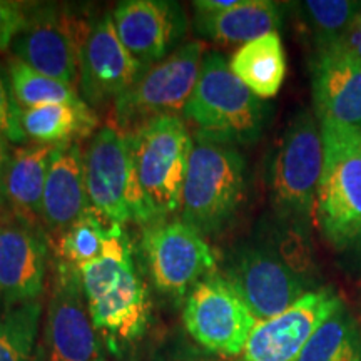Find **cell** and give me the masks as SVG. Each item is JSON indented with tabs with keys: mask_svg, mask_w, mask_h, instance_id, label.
Masks as SVG:
<instances>
[{
	"mask_svg": "<svg viewBox=\"0 0 361 361\" xmlns=\"http://www.w3.org/2000/svg\"><path fill=\"white\" fill-rule=\"evenodd\" d=\"M32 4L0 0V52L11 51L13 40L29 19Z\"/></svg>",
	"mask_w": 361,
	"mask_h": 361,
	"instance_id": "30",
	"label": "cell"
},
{
	"mask_svg": "<svg viewBox=\"0 0 361 361\" xmlns=\"http://www.w3.org/2000/svg\"><path fill=\"white\" fill-rule=\"evenodd\" d=\"M92 22L54 4H32L11 51L30 69L79 89L80 57Z\"/></svg>",
	"mask_w": 361,
	"mask_h": 361,
	"instance_id": "10",
	"label": "cell"
},
{
	"mask_svg": "<svg viewBox=\"0 0 361 361\" xmlns=\"http://www.w3.org/2000/svg\"><path fill=\"white\" fill-rule=\"evenodd\" d=\"M54 147L30 142L13 149L4 176L6 207L13 219L37 231H44L42 202Z\"/></svg>",
	"mask_w": 361,
	"mask_h": 361,
	"instance_id": "20",
	"label": "cell"
},
{
	"mask_svg": "<svg viewBox=\"0 0 361 361\" xmlns=\"http://www.w3.org/2000/svg\"><path fill=\"white\" fill-rule=\"evenodd\" d=\"M49 266V238L19 221L0 223V303L40 300Z\"/></svg>",
	"mask_w": 361,
	"mask_h": 361,
	"instance_id": "17",
	"label": "cell"
},
{
	"mask_svg": "<svg viewBox=\"0 0 361 361\" xmlns=\"http://www.w3.org/2000/svg\"><path fill=\"white\" fill-rule=\"evenodd\" d=\"M323 173L322 124L311 109L291 117L268 168L274 218L308 226L314 218Z\"/></svg>",
	"mask_w": 361,
	"mask_h": 361,
	"instance_id": "5",
	"label": "cell"
},
{
	"mask_svg": "<svg viewBox=\"0 0 361 361\" xmlns=\"http://www.w3.org/2000/svg\"><path fill=\"white\" fill-rule=\"evenodd\" d=\"M229 67L259 99L274 97L286 78V54L279 34L251 40L233 54Z\"/></svg>",
	"mask_w": 361,
	"mask_h": 361,
	"instance_id": "22",
	"label": "cell"
},
{
	"mask_svg": "<svg viewBox=\"0 0 361 361\" xmlns=\"http://www.w3.org/2000/svg\"><path fill=\"white\" fill-rule=\"evenodd\" d=\"M116 32L130 56L151 67L183 45L188 17L171 0H126L112 12Z\"/></svg>",
	"mask_w": 361,
	"mask_h": 361,
	"instance_id": "16",
	"label": "cell"
},
{
	"mask_svg": "<svg viewBox=\"0 0 361 361\" xmlns=\"http://www.w3.org/2000/svg\"><path fill=\"white\" fill-rule=\"evenodd\" d=\"M298 361H361V319L343 303L316 329Z\"/></svg>",
	"mask_w": 361,
	"mask_h": 361,
	"instance_id": "24",
	"label": "cell"
},
{
	"mask_svg": "<svg viewBox=\"0 0 361 361\" xmlns=\"http://www.w3.org/2000/svg\"><path fill=\"white\" fill-rule=\"evenodd\" d=\"M79 271L99 336L112 348L141 338L151 319V296L123 224H111L102 255Z\"/></svg>",
	"mask_w": 361,
	"mask_h": 361,
	"instance_id": "1",
	"label": "cell"
},
{
	"mask_svg": "<svg viewBox=\"0 0 361 361\" xmlns=\"http://www.w3.org/2000/svg\"><path fill=\"white\" fill-rule=\"evenodd\" d=\"M202 361H214V360H202Z\"/></svg>",
	"mask_w": 361,
	"mask_h": 361,
	"instance_id": "35",
	"label": "cell"
},
{
	"mask_svg": "<svg viewBox=\"0 0 361 361\" xmlns=\"http://www.w3.org/2000/svg\"><path fill=\"white\" fill-rule=\"evenodd\" d=\"M184 324L192 340L211 353L239 356L258 319L223 274L201 279L184 303Z\"/></svg>",
	"mask_w": 361,
	"mask_h": 361,
	"instance_id": "12",
	"label": "cell"
},
{
	"mask_svg": "<svg viewBox=\"0 0 361 361\" xmlns=\"http://www.w3.org/2000/svg\"><path fill=\"white\" fill-rule=\"evenodd\" d=\"M89 204L111 224H151V211L135 179L129 135L116 126L101 128L84 152Z\"/></svg>",
	"mask_w": 361,
	"mask_h": 361,
	"instance_id": "7",
	"label": "cell"
},
{
	"mask_svg": "<svg viewBox=\"0 0 361 361\" xmlns=\"http://www.w3.org/2000/svg\"><path fill=\"white\" fill-rule=\"evenodd\" d=\"M343 305L331 288L306 293L291 308L258 322L241 353V361H298L314 331Z\"/></svg>",
	"mask_w": 361,
	"mask_h": 361,
	"instance_id": "15",
	"label": "cell"
},
{
	"mask_svg": "<svg viewBox=\"0 0 361 361\" xmlns=\"http://www.w3.org/2000/svg\"><path fill=\"white\" fill-rule=\"evenodd\" d=\"M11 152L8 141L0 134V209L6 207V202H4V176H6L8 159H11Z\"/></svg>",
	"mask_w": 361,
	"mask_h": 361,
	"instance_id": "33",
	"label": "cell"
},
{
	"mask_svg": "<svg viewBox=\"0 0 361 361\" xmlns=\"http://www.w3.org/2000/svg\"><path fill=\"white\" fill-rule=\"evenodd\" d=\"M128 135L135 179L152 223L179 213L192 151V134L183 117H157Z\"/></svg>",
	"mask_w": 361,
	"mask_h": 361,
	"instance_id": "6",
	"label": "cell"
},
{
	"mask_svg": "<svg viewBox=\"0 0 361 361\" xmlns=\"http://www.w3.org/2000/svg\"><path fill=\"white\" fill-rule=\"evenodd\" d=\"M204 54V44L192 40L147 67L137 82L116 101V128L129 134L157 117L183 112L200 79Z\"/></svg>",
	"mask_w": 361,
	"mask_h": 361,
	"instance_id": "8",
	"label": "cell"
},
{
	"mask_svg": "<svg viewBox=\"0 0 361 361\" xmlns=\"http://www.w3.org/2000/svg\"><path fill=\"white\" fill-rule=\"evenodd\" d=\"M7 74L13 99L20 109H32V107L49 106V104H67V106L75 107L87 106L78 89L30 69L16 57L8 61Z\"/></svg>",
	"mask_w": 361,
	"mask_h": 361,
	"instance_id": "26",
	"label": "cell"
},
{
	"mask_svg": "<svg viewBox=\"0 0 361 361\" xmlns=\"http://www.w3.org/2000/svg\"><path fill=\"white\" fill-rule=\"evenodd\" d=\"M360 319H361V318H360Z\"/></svg>",
	"mask_w": 361,
	"mask_h": 361,
	"instance_id": "36",
	"label": "cell"
},
{
	"mask_svg": "<svg viewBox=\"0 0 361 361\" xmlns=\"http://www.w3.org/2000/svg\"><path fill=\"white\" fill-rule=\"evenodd\" d=\"M20 124L27 141L44 146L80 142L97 128V116L89 106L49 104L22 109Z\"/></svg>",
	"mask_w": 361,
	"mask_h": 361,
	"instance_id": "23",
	"label": "cell"
},
{
	"mask_svg": "<svg viewBox=\"0 0 361 361\" xmlns=\"http://www.w3.org/2000/svg\"><path fill=\"white\" fill-rule=\"evenodd\" d=\"M22 109L13 99L7 71L0 66V134L12 144H24L27 137L20 124Z\"/></svg>",
	"mask_w": 361,
	"mask_h": 361,
	"instance_id": "29",
	"label": "cell"
},
{
	"mask_svg": "<svg viewBox=\"0 0 361 361\" xmlns=\"http://www.w3.org/2000/svg\"><path fill=\"white\" fill-rule=\"evenodd\" d=\"M99 338L79 268L56 259L44 324V361H102Z\"/></svg>",
	"mask_w": 361,
	"mask_h": 361,
	"instance_id": "13",
	"label": "cell"
},
{
	"mask_svg": "<svg viewBox=\"0 0 361 361\" xmlns=\"http://www.w3.org/2000/svg\"><path fill=\"white\" fill-rule=\"evenodd\" d=\"M141 250L154 288L174 300L188 296L201 279L218 273L213 247L180 219L144 226Z\"/></svg>",
	"mask_w": 361,
	"mask_h": 361,
	"instance_id": "11",
	"label": "cell"
},
{
	"mask_svg": "<svg viewBox=\"0 0 361 361\" xmlns=\"http://www.w3.org/2000/svg\"><path fill=\"white\" fill-rule=\"evenodd\" d=\"M295 6L314 52L336 47L361 13V2L355 0H306Z\"/></svg>",
	"mask_w": 361,
	"mask_h": 361,
	"instance_id": "25",
	"label": "cell"
},
{
	"mask_svg": "<svg viewBox=\"0 0 361 361\" xmlns=\"http://www.w3.org/2000/svg\"><path fill=\"white\" fill-rule=\"evenodd\" d=\"M42 319V301L0 303V361H34Z\"/></svg>",
	"mask_w": 361,
	"mask_h": 361,
	"instance_id": "27",
	"label": "cell"
},
{
	"mask_svg": "<svg viewBox=\"0 0 361 361\" xmlns=\"http://www.w3.org/2000/svg\"><path fill=\"white\" fill-rule=\"evenodd\" d=\"M109 228L111 223L89 207L66 231L51 239L56 259L78 268L97 259L102 255Z\"/></svg>",
	"mask_w": 361,
	"mask_h": 361,
	"instance_id": "28",
	"label": "cell"
},
{
	"mask_svg": "<svg viewBox=\"0 0 361 361\" xmlns=\"http://www.w3.org/2000/svg\"><path fill=\"white\" fill-rule=\"evenodd\" d=\"M318 121L361 130V57L341 49L314 52L310 62Z\"/></svg>",
	"mask_w": 361,
	"mask_h": 361,
	"instance_id": "18",
	"label": "cell"
},
{
	"mask_svg": "<svg viewBox=\"0 0 361 361\" xmlns=\"http://www.w3.org/2000/svg\"><path fill=\"white\" fill-rule=\"evenodd\" d=\"M351 247H355V250H356V258H358V261H360V264H361V236H360V239H358V241H356V243H355V245H353V246H351Z\"/></svg>",
	"mask_w": 361,
	"mask_h": 361,
	"instance_id": "34",
	"label": "cell"
},
{
	"mask_svg": "<svg viewBox=\"0 0 361 361\" xmlns=\"http://www.w3.org/2000/svg\"><path fill=\"white\" fill-rule=\"evenodd\" d=\"M90 207L85 188L84 151L80 142L56 146L51 156L42 202L44 231L56 238Z\"/></svg>",
	"mask_w": 361,
	"mask_h": 361,
	"instance_id": "19",
	"label": "cell"
},
{
	"mask_svg": "<svg viewBox=\"0 0 361 361\" xmlns=\"http://www.w3.org/2000/svg\"><path fill=\"white\" fill-rule=\"evenodd\" d=\"M183 116L194 126L192 134L239 147L259 141L269 106L233 74L223 54L209 51Z\"/></svg>",
	"mask_w": 361,
	"mask_h": 361,
	"instance_id": "2",
	"label": "cell"
},
{
	"mask_svg": "<svg viewBox=\"0 0 361 361\" xmlns=\"http://www.w3.org/2000/svg\"><path fill=\"white\" fill-rule=\"evenodd\" d=\"M246 196V161L238 147L192 134L179 219L216 236L236 219Z\"/></svg>",
	"mask_w": 361,
	"mask_h": 361,
	"instance_id": "3",
	"label": "cell"
},
{
	"mask_svg": "<svg viewBox=\"0 0 361 361\" xmlns=\"http://www.w3.org/2000/svg\"><path fill=\"white\" fill-rule=\"evenodd\" d=\"M221 274L233 284L258 322H266L291 308L310 293L311 286L258 236L228 251Z\"/></svg>",
	"mask_w": 361,
	"mask_h": 361,
	"instance_id": "9",
	"label": "cell"
},
{
	"mask_svg": "<svg viewBox=\"0 0 361 361\" xmlns=\"http://www.w3.org/2000/svg\"><path fill=\"white\" fill-rule=\"evenodd\" d=\"M323 173L314 219L336 250H348L361 236V130L319 121Z\"/></svg>",
	"mask_w": 361,
	"mask_h": 361,
	"instance_id": "4",
	"label": "cell"
},
{
	"mask_svg": "<svg viewBox=\"0 0 361 361\" xmlns=\"http://www.w3.org/2000/svg\"><path fill=\"white\" fill-rule=\"evenodd\" d=\"M333 49H341V51H348L361 57V13L358 19L355 20V24L351 25V29L346 32L345 37H343L341 42Z\"/></svg>",
	"mask_w": 361,
	"mask_h": 361,
	"instance_id": "32",
	"label": "cell"
},
{
	"mask_svg": "<svg viewBox=\"0 0 361 361\" xmlns=\"http://www.w3.org/2000/svg\"><path fill=\"white\" fill-rule=\"evenodd\" d=\"M284 6L273 0H241L236 7L214 16H194L197 37L219 45H245L283 27Z\"/></svg>",
	"mask_w": 361,
	"mask_h": 361,
	"instance_id": "21",
	"label": "cell"
},
{
	"mask_svg": "<svg viewBox=\"0 0 361 361\" xmlns=\"http://www.w3.org/2000/svg\"><path fill=\"white\" fill-rule=\"evenodd\" d=\"M241 0H197L192 2L194 16H214L236 7Z\"/></svg>",
	"mask_w": 361,
	"mask_h": 361,
	"instance_id": "31",
	"label": "cell"
},
{
	"mask_svg": "<svg viewBox=\"0 0 361 361\" xmlns=\"http://www.w3.org/2000/svg\"><path fill=\"white\" fill-rule=\"evenodd\" d=\"M137 59L121 42L112 13L106 12L92 22L80 57V97L92 109L123 97L146 72Z\"/></svg>",
	"mask_w": 361,
	"mask_h": 361,
	"instance_id": "14",
	"label": "cell"
}]
</instances>
